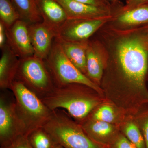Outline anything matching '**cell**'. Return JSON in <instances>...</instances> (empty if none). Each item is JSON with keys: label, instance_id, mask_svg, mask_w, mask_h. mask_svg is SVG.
<instances>
[{"label": "cell", "instance_id": "cell-16", "mask_svg": "<svg viewBox=\"0 0 148 148\" xmlns=\"http://www.w3.org/2000/svg\"><path fill=\"white\" fill-rule=\"evenodd\" d=\"M86 122L82 126L84 130L91 140L99 145L114 143L117 138L114 136V127L110 123L91 120Z\"/></svg>", "mask_w": 148, "mask_h": 148}, {"label": "cell", "instance_id": "cell-2", "mask_svg": "<svg viewBox=\"0 0 148 148\" xmlns=\"http://www.w3.org/2000/svg\"><path fill=\"white\" fill-rule=\"evenodd\" d=\"M93 90L85 85L71 84L55 86L52 91L41 99L51 110L63 109L73 118L84 120L99 103L90 92Z\"/></svg>", "mask_w": 148, "mask_h": 148}, {"label": "cell", "instance_id": "cell-23", "mask_svg": "<svg viewBox=\"0 0 148 148\" xmlns=\"http://www.w3.org/2000/svg\"><path fill=\"white\" fill-rule=\"evenodd\" d=\"M1 148H33L29 143L28 136L20 135L10 144Z\"/></svg>", "mask_w": 148, "mask_h": 148}, {"label": "cell", "instance_id": "cell-25", "mask_svg": "<svg viewBox=\"0 0 148 148\" xmlns=\"http://www.w3.org/2000/svg\"><path fill=\"white\" fill-rule=\"evenodd\" d=\"M85 4L97 7H110L111 2L108 0H73Z\"/></svg>", "mask_w": 148, "mask_h": 148}, {"label": "cell", "instance_id": "cell-14", "mask_svg": "<svg viewBox=\"0 0 148 148\" xmlns=\"http://www.w3.org/2000/svg\"><path fill=\"white\" fill-rule=\"evenodd\" d=\"M36 3L42 22L56 34L68 19L64 9L56 0H38Z\"/></svg>", "mask_w": 148, "mask_h": 148}, {"label": "cell", "instance_id": "cell-4", "mask_svg": "<svg viewBox=\"0 0 148 148\" xmlns=\"http://www.w3.org/2000/svg\"><path fill=\"white\" fill-rule=\"evenodd\" d=\"M54 140L64 148H107L91 140L65 110L56 109L43 126Z\"/></svg>", "mask_w": 148, "mask_h": 148}, {"label": "cell", "instance_id": "cell-9", "mask_svg": "<svg viewBox=\"0 0 148 148\" xmlns=\"http://www.w3.org/2000/svg\"><path fill=\"white\" fill-rule=\"evenodd\" d=\"M111 17L100 18H68L58 29L56 38L69 42H86Z\"/></svg>", "mask_w": 148, "mask_h": 148}, {"label": "cell", "instance_id": "cell-10", "mask_svg": "<svg viewBox=\"0 0 148 148\" xmlns=\"http://www.w3.org/2000/svg\"><path fill=\"white\" fill-rule=\"evenodd\" d=\"M7 45L19 58L34 55L27 23L19 19L7 29Z\"/></svg>", "mask_w": 148, "mask_h": 148}, {"label": "cell", "instance_id": "cell-8", "mask_svg": "<svg viewBox=\"0 0 148 148\" xmlns=\"http://www.w3.org/2000/svg\"><path fill=\"white\" fill-rule=\"evenodd\" d=\"M1 92L0 96V145H9L20 135H25L16 113L15 99Z\"/></svg>", "mask_w": 148, "mask_h": 148}, {"label": "cell", "instance_id": "cell-5", "mask_svg": "<svg viewBox=\"0 0 148 148\" xmlns=\"http://www.w3.org/2000/svg\"><path fill=\"white\" fill-rule=\"evenodd\" d=\"M45 61L55 86L79 84L87 86L98 93L102 92L99 86L91 81L70 61L56 38Z\"/></svg>", "mask_w": 148, "mask_h": 148}, {"label": "cell", "instance_id": "cell-18", "mask_svg": "<svg viewBox=\"0 0 148 148\" xmlns=\"http://www.w3.org/2000/svg\"><path fill=\"white\" fill-rule=\"evenodd\" d=\"M12 1L19 14L21 20L28 24L42 21L35 0H12Z\"/></svg>", "mask_w": 148, "mask_h": 148}, {"label": "cell", "instance_id": "cell-31", "mask_svg": "<svg viewBox=\"0 0 148 148\" xmlns=\"http://www.w3.org/2000/svg\"></svg>", "mask_w": 148, "mask_h": 148}, {"label": "cell", "instance_id": "cell-26", "mask_svg": "<svg viewBox=\"0 0 148 148\" xmlns=\"http://www.w3.org/2000/svg\"><path fill=\"white\" fill-rule=\"evenodd\" d=\"M145 5H148V0H126L123 8L128 9Z\"/></svg>", "mask_w": 148, "mask_h": 148}, {"label": "cell", "instance_id": "cell-1", "mask_svg": "<svg viewBox=\"0 0 148 148\" xmlns=\"http://www.w3.org/2000/svg\"><path fill=\"white\" fill-rule=\"evenodd\" d=\"M93 36L106 53L103 85L132 88L138 92L143 103L148 104V24L123 31L104 24Z\"/></svg>", "mask_w": 148, "mask_h": 148}, {"label": "cell", "instance_id": "cell-17", "mask_svg": "<svg viewBox=\"0 0 148 148\" xmlns=\"http://www.w3.org/2000/svg\"><path fill=\"white\" fill-rule=\"evenodd\" d=\"M55 38L70 61L86 76V49L89 40L86 42H73L65 41L56 38Z\"/></svg>", "mask_w": 148, "mask_h": 148}, {"label": "cell", "instance_id": "cell-21", "mask_svg": "<svg viewBox=\"0 0 148 148\" xmlns=\"http://www.w3.org/2000/svg\"><path fill=\"white\" fill-rule=\"evenodd\" d=\"M124 132L126 138L137 148H146L143 135L136 125L132 123H127L125 127Z\"/></svg>", "mask_w": 148, "mask_h": 148}, {"label": "cell", "instance_id": "cell-22", "mask_svg": "<svg viewBox=\"0 0 148 148\" xmlns=\"http://www.w3.org/2000/svg\"><path fill=\"white\" fill-rule=\"evenodd\" d=\"M115 118V114L113 109L108 105H105L100 107L93 113L91 120L101 121L110 123Z\"/></svg>", "mask_w": 148, "mask_h": 148}, {"label": "cell", "instance_id": "cell-24", "mask_svg": "<svg viewBox=\"0 0 148 148\" xmlns=\"http://www.w3.org/2000/svg\"><path fill=\"white\" fill-rule=\"evenodd\" d=\"M114 148H137L126 137L119 135L113 143Z\"/></svg>", "mask_w": 148, "mask_h": 148}, {"label": "cell", "instance_id": "cell-28", "mask_svg": "<svg viewBox=\"0 0 148 148\" xmlns=\"http://www.w3.org/2000/svg\"><path fill=\"white\" fill-rule=\"evenodd\" d=\"M143 120L142 129L143 135L145 144L146 148H148V113L146 114Z\"/></svg>", "mask_w": 148, "mask_h": 148}, {"label": "cell", "instance_id": "cell-30", "mask_svg": "<svg viewBox=\"0 0 148 148\" xmlns=\"http://www.w3.org/2000/svg\"><path fill=\"white\" fill-rule=\"evenodd\" d=\"M35 1H36V2H37V1H38V0H35Z\"/></svg>", "mask_w": 148, "mask_h": 148}, {"label": "cell", "instance_id": "cell-27", "mask_svg": "<svg viewBox=\"0 0 148 148\" xmlns=\"http://www.w3.org/2000/svg\"><path fill=\"white\" fill-rule=\"evenodd\" d=\"M7 45V29L4 24L0 21V48L1 49Z\"/></svg>", "mask_w": 148, "mask_h": 148}, {"label": "cell", "instance_id": "cell-3", "mask_svg": "<svg viewBox=\"0 0 148 148\" xmlns=\"http://www.w3.org/2000/svg\"><path fill=\"white\" fill-rule=\"evenodd\" d=\"M10 90L14 96L16 113L23 125L25 135L28 136L34 130L43 127L53 111L18 81H14Z\"/></svg>", "mask_w": 148, "mask_h": 148}, {"label": "cell", "instance_id": "cell-11", "mask_svg": "<svg viewBox=\"0 0 148 148\" xmlns=\"http://www.w3.org/2000/svg\"><path fill=\"white\" fill-rule=\"evenodd\" d=\"M86 56V77L99 86L106 66V56L102 44L93 36L88 43Z\"/></svg>", "mask_w": 148, "mask_h": 148}, {"label": "cell", "instance_id": "cell-13", "mask_svg": "<svg viewBox=\"0 0 148 148\" xmlns=\"http://www.w3.org/2000/svg\"><path fill=\"white\" fill-rule=\"evenodd\" d=\"M64 9L68 18H100L112 16L110 7H97L73 0H56Z\"/></svg>", "mask_w": 148, "mask_h": 148}, {"label": "cell", "instance_id": "cell-20", "mask_svg": "<svg viewBox=\"0 0 148 148\" xmlns=\"http://www.w3.org/2000/svg\"><path fill=\"white\" fill-rule=\"evenodd\" d=\"M20 19L19 14L12 0H0V21L6 29Z\"/></svg>", "mask_w": 148, "mask_h": 148}, {"label": "cell", "instance_id": "cell-6", "mask_svg": "<svg viewBox=\"0 0 148 148\" xmlns=\"http://www.w3.org/2000/svg\"><path fill=\"white\" fill-rule=\"evenodd\" d=\"M20 63L15 80L42 99L55 87L45 60L34 56L19 58Z\"/></svg>", "mask_w": 148, "mask_h": 148}, {"label": "cell", "instance_id": "cell-29", "mask_svg": "<svg viewBox=\"0 0 148 148\" xmlns=\"http://www.w3.org/2000/svg\"><path fill=\"white\" fill-rule=\"evenodd\" d=\"M53 148H64L63 146H61L60 144L58 143H56L55 146H54Z\"/></svg>", "mask_w": 148, "mask_h": 148}, {"label": "cell", "instance_id": "cell-19", "mask_svg": "<svg viewBox=\"0 0 148 148\" xmlns=\"http://www.w3.org/2000/svg\"><path fill=\"white\" fill-rule=\"evenodd\" d=\"M28 138L33 148H53L57 143L43 127L34 130Z\"/></svg>", "mask_w": 148, "mask_h": 148}, {"label": "cell", "instance_id": "cell-15", "mask_svg": "<svg viewBox=\"0 0 148 148\" xmlns=\"http://www.w3.org/2000/svg\"><path fill=\"white\" fill-rule=\"evenodd\" d=\"M0 58V88L2 90L10 89L15 79L20 59L6 45L1 49Z\"/></svg>", "mask_w": 148, "mask_h": 148}, {"label": "cell", "instance_id": "cell-12", "mask_svg": "<svg viewBox=\"0 0 148 148\" xmlns=\"http://www.w3.org/2000/svg\"><path fill=\"white\" fill-rule=\"evenodd\" d=\"M29 34L34 50V56L45 60L50 53L56 33L42 21L28 24Z\"/></svg>", "mask_w": 148, "mask_h": 148}, {"label": "cell", "instance_id": "cell-7", "mask_svg": "<svg viewBox=\"0 0 148 148\" xmlns=\"http://www.w3.org/2000/svg\"><path fill=\"white\" fill-rule=\"evenodd\" d=\"M118 0L111 2L112 17L105 26L117 31H127L148 24V5L125 9Z\"/></svg>", "mask_w": 148, "mask_h": 148}]
</instances>
